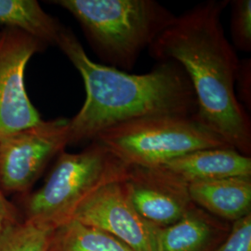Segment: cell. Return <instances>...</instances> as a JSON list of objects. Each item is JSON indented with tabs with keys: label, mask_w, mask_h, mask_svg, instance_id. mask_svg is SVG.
<instances>
[{
	"label": "cell",
	"mask_w": 251,
	"mask_h": 251,
	"mask_svg": "<svg viewBox=\"0 0 251 251\" xmlns=\"http://www.w3.org/2000/svg\"><path fill=\"white\" fill-rule=\"evenodd\" d=\"M227 4L210 0L175 16L148 50L153 59L184 70L196 95L198 122L251 156V118L235 90L240 60L222 23Z\"/></svg>",
	"instance_id": "obj_1"
},
{
	"label": "cell",
	"mask_w": 251,
	"mask_h": 251,
	"mask_svg": "<svg viewBox=\"0 0 251 251\" xmlns=\"http://www.w3.org/2000/svg\"><path fill=\"white\" fill-rule=\"evenodd\" d=\"M57 47L84 81L86 99L69 119V145L93 142L112 126L147 117H195L197 99L178 63L159 62L152 71L132 75L93 62L72 31L64 27Z\"/></svg>",
	"instance_id": "obj_2"
},
{
	"label": "cell",
	"mask_w": 251,
	"mask_h": 251,
	"mask_svg": "<svg viewBox=\"0 0 251 251\" xmlns=\"http://www.w3.org/2000/svg\"><path fill=\"white\" fill-rule=\"evenodd\" d=\"M71 13L104 63L131 70L175 14L153 0H56Z\"/></svg>",
	"instance_id": "obj_3"
},
{
	"label": "cell",
	"mask_w": 251,
	"mask_h": 251,
	"mask_svg": "<svg viewBox=\"0 0 251 251\" xmlns=\"http://www.w3.org/2000/svg\"><path fill=\"white\" fill-rule=\"evenodd\" d=\"M129 166L98 142L79 152H61L45 183L22 196L24 220L47 230L70 221L76 209L95 192L126 179Z\"/></svg>",
	"instance_id": "obj_4"
},
{
	"label": "cell",
	"mask_w": 251,
	"mask_h": 251,
	"mask_svg": "<svg viewBox=\"0 0 251 251\" xmlns=\"http://www.w3.org/2000/svg\"><path fill=\"white\" fill-rule=\"evenodd\" d=\"M94 141L127 166L137 167H160L201 149L231 147L195 117L182 116L132 120L103 130Z\"/></svg>",
	"instance_id": "obj_5"
},
{
	"label": "cell",
	"mask_w": 251,
	"mask_h": 251,
	"mask_svg": "<svg viewBox=\"0 0 251 251\" xmlns=\"http://www.w3.org/2000/svg\"><path fill=\"white\" fill-rule=\"evenodd\" d=\"M69 144V119L57 118L19 130L0 140V189L25 196L54 157Z\"/></svg>",
	"instance_id": "obj_6"
},
{
	"label": "cell",
	"mask_w": 251,
	"mask_h": 251,
	"mask_svg": "<svg viewBox=\"0 0 251 251\" xmlns=\"http://www.w3.org/2000/svg\"><path fill=\"white\" fill-rule=\"evenodd\" d=\"M48 46L13 28L0 33V140L42 122L28 97L25 74L27 63Z\"/></svg>",
	"instance_id": "obj_7"
},
{
	"label": "cell",
	"mask_w": 251,
	"mask_h": 251,
	"mask_svg": "<svg viewBox=\"0 0 251 251\" xmlns=\"http://www.w3.org/2000/svg\"><path fill=\"white\" fill-rule=\"evenodd\" d=\"M72 219L106 232L133 251H159L160 228L135 209L124 179L95 192L76 209Z\"/></svg>",
	"instance_id": "obj_8"
},
{
	"label": "cell",
	"mask_w": 251,
	"mask_h": 251,
	"mask_svg": "<svg viewBox=\"0 0 251 251\" xmlns=\"http://www.w3.org/2000/svg\"><path fill=\"white\" fill-rule=\"evenodd\" d=\"M124 183L138 213L158 228L174 225L194 206L188 184L162 167L129 166Z\"/></svg>",
	"instance_id": "obj_9"
},
{
	"label": "cell",
	"mask_w": 251,
	"mask_h": 251,
	"mask_svg": "<svg viewBox=\"0 0 251 251\" xmlns=\"http://www.w3.org/2000/svg\"><path fill=\"white\" fill-rule=\"evenodd\" d=\"M187 184L238 176H251V158L233 147L201 149L160 166Z\"/></svg>",
	"instance_id": "obj_10"
},
{
	"label": "cell",
	"mask_w": 251,
	"mask_h": 251,
	"mask_svg": "<svg viewBox=\"0 0 251 251\" xmlns=\"http://www.w3.org/2000/svg\"><path fill=\"white\" fill-rule=\"evenodd\" d=\"M232 224L194 205L177 223L159 231V251H215Z\"/></svg>",
	"instance_id": "obj_11"
},
{
	"label": "cell",
	"mask_w": 251,
	"mask_h": 251,
	"mask_svg": "<svg viewBox=\"0 0 251 251\" xmlns=\"http://www.w3.org/2000/svg\"><path fill=\"white\" fill-rule=\"evenodd\" d=\"M188 189L194 205L227 223L251 214V176L194 182Z\"/></svg>",
	"instance_id": "obj_12"
},
{
	"label": "cell",
	"mask_w": 251,
	"mask_h": 251,
	"mask_svg": "<svg viewBox=\"0 0 251 251\" xmlns=\"http://www.w3.org/2000/svg\"><path fill=\"white\" fill-rule=\"evenodd\" d=\"M0 26L21 30L47 46H57L64 28L36 0H0Z\"/></svg>",
	"instance_id": "obj_13"
},
{
	"label": "cell",
	"mask_w": 251,
	"mask_h": 251,
	"mask_svg": "<svg viewBox=\"0 0 251 251\" xmlns=\"http://www.w3.org/2000/svg\"><path fill=\"white\" fill-rule=\"evenodd\" d=\"M47 251H133L113 235L70 220L50 232Z\"/></svg>",
	"instance_id": "obj_14"
},
{
	"label": "cell",
	"mask_w": 251,
	"mask_h": 251,
	"mask_svg": "<svg viewBox=\"0 0 251 251\" xmlns=\"http://www.w3.org/2000/svg\"><path fill=\"white\" fill-rule=\"evenodd\" d=\"M50 232L22 219L0 228V251H47Z\"/></svg>",
	"instance_id": "obj_15"
},
{
	"label": "cell",
	"mask_w": 251,
	"mask_h": 251,
	"mask_svg": "<svg viewBox=\"0 0 251 251\" xmlns=\"http://www.w3.org/2000/svg\"><path fill=\"white\" fill-rule=\"evenodd\" d=\"M231 32L234 46L242 51H251V0H234L232 2Z\"/></svg>",
	"instance_id": "obj_16"
},
{
	"label": "cell",
	"mask_w": 251,
	"mask_h": 251,
	"mask_svg": "<svg viewBox=\"0 0 251 251\" xmlns=\"http://www.w3.org/2000/svg\"><path fill=\"white\" fill-rule=\"evenodd\" d=\"M215 251H251V214L232 224L228 236Z\"/></svg>",
	"instance_id": "obj_17"
},
{
	"label": "cell",
	"mask_w": 251,
	"mask_h": 251,
	"mask_svg": "<svg viewBox=\"0 0 251 251\" xmlns=\"http://www.w3.org/2000/svg\"><path fill=\"white\" fill-rule=\"evenodd\" d=\"M251 64L250 59H245L240 61V66L238 70V75L235 83V90L236 87L238 88L237 99L240 101L245 109H251Z\"/></svg>",
	"instance_id": "obj_18"
},
{
	"label": "cell",
	"mask_w": 251,
	"mask_h": 251,
	"mask_svg": "<svg viewBox=\"0 0 251 251\" xmlns=\"http://www.w3.org/2000/svg\"><path fill=\"white\" fill-rule=\"evenodd\" d=\"M22 220L18 206L10 202L0 189V228Z\"/></svg>",
	"instance_id": "obj_19"
},
{
	"label": "cell",
	"mask_w": 251,
	"mask_h": 251,
	"mask_svg": "<svg viewBox=\"0 0 251 251\" xmlns=\"http://www.w3.org/2000/svg\"><path fill=\"white\" fill-rule=\"evenodd\" d=\"M0 33H1V31H0Z\"/></svg>",
	"instance_id": "obj_20"
}]
</instances>
